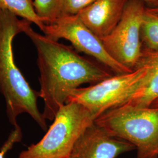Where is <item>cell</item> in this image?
Wrapping results in <instances>:
<instances>
[{"mask_svg": "<svg viewBox=\"0 0 158 158\" xmlns=\"http://www.w3.org/2000/svg\"><path fill=\"white\" fill-rule=\"evenodd\" d=\"M31 25L27 24L23 33L37 52L39 96L44 102L42 114L46 119L53 121L72 91L81 85H94L113 74L110 69L80 55L73 48L36 32Z\"/></svg>", "mask_w": 158, "mask_h": 158, "instance_id": "1", "label": "cell"}, {"mask_svg": "<svg viewBox=\"0 0 158 158\" xmlns=\"http://www.w3.org/2000/svg\"><path fill=\"white\" fill-rule=\"evenodd\" d=\"M15 14L0 9V92L4 96L10 123L18 125L17 118L29 114L42 130L47 128L46 119L38 107L39 91L32 89L17 67L13 53V41L18 34L23 33L28 23Z\"/></svg>", "mask_w": 158, "mask_h": 158, "instance_id": "2", "label": "cell"}, {"mask_svg": "<svg viewBox=\"0 0 158 158\" xmlns=\"http://www.w3.org/2000/svg\"><path fill=\"white\" fill-rule=\"evenodd\" d=\"M94 122L112 135L132 143L136 158H158V108L119 106Z\"/></svg>", "mask_w": 158, "mask_h": 158, "instance_id": "3", "label": "cell"}, {"mask_svg": "<svg viewBox=\"0 0 158 158\" xmlns=\"http://www.w3.org/2000/svg\"><path fill=\"white\" fill-rule=\"evenodd\" d=\"M94 120L82 105L66 103L42 139L23 151L18 158H69L79 136Z\"/></svg>", "mask_w": 158, "mask_h": 158, "instance_id": "4", "label": "cell"}, {"mask_svg": "<svg viewBox=\"0 0 158 158\" xmlns=\"http://www.w3.org/2000/svg\"><path fill=\"white\" fill-rule=\"evenodd\" d=\"M147 72L145 67H139L132 72L113 74L96 84L79 87L72 91L66 103L82 105L96 119L102 114L121 104L134 94Z\"/></svg>", "mask_w": 158, "mask_h": 158, "instance_id": "5", "label": "cell"}, {"mask_svg": "<svg viewBox=\"0 0 158 158\" xmlns=\"http://www.w3.org/2000/svg\"><path fill=\"white\" fill-rule=\"evenodd\" d=\"M146 7L141 0H128L115 28L102 39L108 53L115 61L132 71L141 55L140 29Z\"/></svg>", "mask_w": 158, "mask_h": 158, "instance_id": "6", "label": "cell"}, {"mask_svg": "<svg viewBox=\"0 0 158 158\" xmlns=\"http://www.w3.org/2000/svg\"><path fill=\"white\" fill-rule=\"evenodd\" d=\"M43 33L52 40L64 39L69 41L77 52L93 57L115 74L132 72L115 61L108 53L102 40L85 25L77 15L57 18L46 24Z\"/></svg>", "mask_w": 158, "mask_h": 158, "instance_id": "7", "label": "cell"}, {"mask_svg": "<svg viewBox=\"0 0 158 158\" xmlns=\"http://www.w3.org/2000/svg\"><path fill=\"white\" fill-rule=\"evenodd\" d=\"M134 150L132 143L112 135L94 122L79 136L70 158H117Z\"/></svg>", "mask_w": 158, "mask_h": 158, "instance_id": "8", "label": "cell"}, {"mask_svg": "<svg viewBox=\"0 0 158 158\" xmlns=\"http://www.w3.org/2000/svg\"><path fill=\"white\" fill-rule=\"evenodd\" d=\"M128 0H96L79 12L78 17L101 40L118 25Z\"/></svg>", "mask_w": 158, "mask_h": 158, "instance_id": "9", "label": "cell"}, {"mask_svg": "<svg viewBox=\"0 0 158 158\" xmlns=\"http://www.w3.org/2000/svg\"><path fill=\"white\" fill-rule=\"evenodd\" d=\"M139 67L147 68L144 79L134 93L119 106L149 107L158 99V51L142 49L135 69Z\"/></svg>", "mask_w": 158, "mask_h": 158, "instance_id": "10", "label": "cell"}, {"mask_svg": "<svg viewBox=\"0 0 158 158\" xmlns=\"http://www.w3.org/2000/svg\"><path fill=\"white\" fill-rule=\"evenodd\" d=\"M0 9L9 11L34 23L42 32L44 30L45 23L36 14L32 0H0Z\"/></svg>", "mask_w": 158, "mask_h": 158, "instance_id": "11", "label": "cell"}, {"mask_svg": "<svg viewBox=\"0 0 158 158\" xmlns=\"http://www.w3.org/2000/svg\"><path fill=\"white\" fill-rule=\"evenodd\" d=\"M142 49L158 51V15L149 11L146 8L140 29Z\"/></svg>", "mask_w": 158, "mask_h": 158, "instance_id": "12", "label": "cell"}, {"mask_svg": "<svg viewBox=\"0 0 158 158\" xmlns=\"http://www.w3.org/2000/svg\"><path fill=\"white\" fill-rule=\"evenodd\" d=\"M63 0H34L33 5L36 14L45 24L61 16Z\"/></svg>", "mask_w": 158, "mask_h": 158, "instance_id": "13", "label": "cell"}, {"mask_svg": "<svg viewBox=\"0 0 158 158\" xmlns=\"http://www.w3.org/2000/svg\"><path fill=\"white\" fill-rule=\"evenodd\" d=\"M96 0H63L61 16L75 15Z\"/></svg>", "mask_w": 158, "mask_h": 158, "instance_id": "14", "label": "cell"}, {"mask_svg": "<svg viewBox=\"0 0 158 158\" xmlns=\"http://www.w3.org/2000/svg\"><path fill=\"white\" fill-rule=\"evenodd\" d=\"M146 8L149 11L158 15V0H157L152 6H148Z\"/></svg>", "mask_w": 158, "mask_h": 158, "instance_id": "15", "label": "cell"}, {"mask_svg": "<svg viewBox=\"0 0 158 158\" xmlns=\"http://www.w3.org/2000/svg\"><path fill=\"white\" fill-rule=\"evenodd\" d=\"M142 1H143L145 4H147L149 6H151L153 5L157 0H141Z\"/></svg>", "mask_w": 158, "mask_h": 158, "instance_id": "16", "label": "cell"}, {"mask_svg": "<svg viewBox=\"0 0 158 158\" xmlns=\"http://www.w3.org/2000/svg\"><path fill=\"white\" fill-rule=\"evenodd\" d=\"M151 107H156L158 108V99L156 100L155 102H153L152 105L151 106Z\"/></svg>", "mask_w": 158, "mask_h": 158, "instance_id": "17", "label": "cell"}, {"mask_svg": "<svg viewBox=\"0 0 158 158\" xmlns=\"http://www.w3.org/2000/svg\"></svg>", "mask_w": 158, "mask_h": 158, "instance_id": "18", "label": "cell"}]
</instances>
